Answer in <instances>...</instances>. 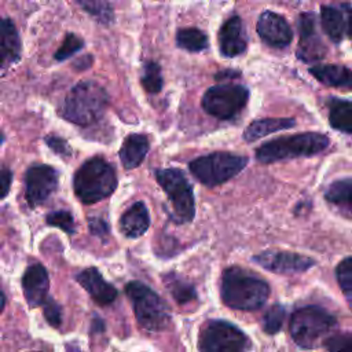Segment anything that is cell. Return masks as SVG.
<instances>
[{
    "mask_svg": "<svg viewBox=\"0 0 352 352\" xmlns=\"http://www.w3.org/2000/svg\"><path fill=\"white\" fill-rule=\"evenodd\" d=\"M270 294L265 280L239 267H230L221 276V298L234 309L253 311L264 305Z\"/></svg>",
    "mask_w": 352,
    "mask_h": 352,
    "instance_id": "6da1fadb",
    "label": "cell"
},
{
    "mask_svg": "<svg viewBox=\"0 0 352 352\" xmlns=\"http://www.w3.org/2000/svg\"><path fill=\"white\" fill-rule=\"evenodd\" d=\"M109 102L103 87L95 81H81L66 95L62 116L77 125H89L98 121Z\"/></svg>",
    "mask_w": 352,
    "mask_h": 352,
    "instance_id": "7a4b0ae2",
    "label": "cell"
},
{
    "mask_svg": "<svg viewBox=\"0 0 352 352\" xmlns=\"http://www.w3.org/2000/svg\"><path fill=\"white\" fill-rule=\"evenodd\" d=\"M337 326L336 318L326 309L308 305L297 309L290 319V334L304 349H314L326 342Z\"/></svg>",
    "mask_w": 352,
    "mask_h": 352,
    "instance_id": "3957f363",
    "label": "cell"
},
{
    "mask_svg": "<svg viewBox=\"0 0 352 352\" xmlns=\"http://www.w3.org/2000/svg\"><path fill=\"white\" fill-rule=\"evenodd\" d=\"M117 187L114 168L103 158L85 161L74 175V192L82 204H95L107 198Z\"/></svg>",
    "mask_w": 352,
    "mask_h": 352,
    "instance_id": "277c9868",
    "label": "cell"
},
{
    "mask_svg": "<svg viewBox=\"0 0 352 352\" xmlns=\"http://www.w3.org/2000/svg\"><path fill=\"white\" fill-rule=\"evenodd\" d=\"M329 144L326 135L316 132L297 133L270 140L256 151V158L263 164L296 157H308L323 151Z\"/></svg>",
    "mask_w": 352,
    "mask_h": 352,
    "instance_id": "5b68a950",
    "label": "cell"
},
{
    "mask_svg": "<svg viewBox=\"0 0 352 352\" xmlns=\"http://www.w3.org/2000/svg\"><path fill=\"white\" fill-rule=\"evenodd\" d=\"M125 293L129 297L135 316L142 327L148 331L165 330L170 323L168 305L162 298L147 285L133 280L125 286Z\"/></svg>",
    "mask_w": 352,
    "mask_h": 352,
    "instance_id": "8992f818",
    "label": "cell"
},
{
    "mask_svg": "<svg viewBox=\"0 0 352 352\" xmlns=\"http://www.w3.org/2000/svg\"><path fill=\"white\" fill-rule=\"evenodd\" d=\"M248 164V157L231 153H212L190 162L192 176L202 184L214 187L238 175Z\"/></svg>",
    "mask_w": 352,
    "mask_h": 352,
    "instance_id": "52a82bcc",
    "label": "cell"
},
{
    "mask_svg": "<svg viewBox=\"0 0 352 352\" xmlns=\"http://www.w3.org/2000/svg\"><path fill=\"white\" fill-rule=\"evenodd\" d=\"M155 177L172 204L175 219L179 223L191 221L195 214V202L191 184L184 173L175 168L157 169Z\"/></svg>",
    "mask_w": 352,
    "mask_h": 352,
    "instance_id": "ba28073f",
    "label": "cell"
},
{
    "mask_svg": "<svg viewBox=\"0 0 352 352\" xmlns=\"http://www.w3.org/2000/svg\"><path fill=\"white\" fill-rule=\"evenodd\" d=\"M249 99V91L241 84H219L209 88L202 98L204 110L220 120H227L239 113Z\"/></svg>",
    "mask_w": 352,
    "mask_h": 352,
    "instance_id": "9c48e42d",
    "label": "cell"
},
{
    "mask_svg": "<svg viewBox=\"0 0 352 352\" xmlns=\"http://www.w3.org/2000/svg\"><path fill=\"white\" fill-rule=\"evenodd\" d=\"M246 336L234 324L224 320H209L199 333L201 352H241Z\"/></svg>",
    "mask_w": 352,
    "mask_h": 352,
    "instance_id": "30bf717a",
    "label": "cell"
},
{
    "mask_svg": "<svg viewBox=\"0 0 352 352\" xmlns=\"http://www.w3.org/2000/svg\"><path fill=\"white\" fill-rule=\"evenodd\" d=\"M25 197L30 206L43 204L58 187V172L50 165H33L26 170Z\"/></svg>",
    "mask_w": 352,
    "mask_h": 352,
    "instance_id": "8fae6325",
    "label": "cell"
},
{
    "mask_svg": "<svg viewBox=\"0 0 352 352\" xmlns=\"http://www.w3.org/2000/svg\"><path fill=\"white\" fill-rule=\"evenodd\" d=\"M253 261L263 268L276 274H297L311 268L315 261L307 256L283 252V250H265L253 257Z\"/></svg>",
    "mask_w": 352,
    "mask_h": 352,
    "instance_id": "7c38bea8",
    "label": "cell"
},
{
    "mask_svg": "<svg viewBox=\"0 0 352 352\" xmlns=\"http://www.w3.org/2000/svg\"><path fill=\"white\" fill-rule=\"evenodd\" d=\"M257 33L271 47L283 48L290 44L293 32L286 19L272 11H264L257 21Z\"/></svg>",
    "mask_w": 352,
    "mask_h": 352,
    "instance_id": "4fadbf2b",
    "label": "cell"
},
{
    "mask_svg": "<svg viewBox=\"0 0 352 352\" xmlns=\"http://www.w3.org/2000/svg\"><path fill=\"white\" fill-rule=\"evenodd\" d=\"M300 43L297 55L304 62L319 60L326 54V47L316 33V22L314 14H301L298 19Z\"/></svg>",
    "mask_w": 352,
    "mask_h": 352,
    "instance_id": "5bb4252c",
    "label": "cell"
},
{
    "mask_svg": "<svg viewBox=\"0 0 352 352\" xmlns=\"http://www.w3.org/2000/svg\"><path fill=\"white\" fill-rule=\"evenodd\" d=\"M320 19L324 33L333 41H341L345 34L352 38V8L349 6H323Z\"/></svg>",
    "mask_w": 352,
    "mask_h": 352,
    "instance_id": "9a60e30c",
    "label": "cell"
},
{
    "mask_svg": "<svg viewBox=\"0 0 352 352\" xmlns=\"http://www.w3.org/2000/svg\"><path fill=\"white\" fill-rule=\"evenodd\" d=\"M48 287V272L41 264H33L25 271L22 276V289L30 307H37L47 301Z\"/></svg>",
    "mask_w": 352,
    "mask_h": 352,
    "instance_id": "2e32d148",
    "label": "cell"
},
{
    "mask_svg": "<svg viewBox=\"0 0 352 352\" xmlns=\"http://www.w3.org/2000/svg\"><path fill=\"white\" fill-rule=\"evenodd\" d=\"M77 282L84 287L92 300L99 305H109L117 297V290L113 285L106 282L102 274L91 267L77 275Z\"/></svg>",
    "mask_w": 352,
    "mask_h": 352,
    "instance_id": "e0dca14e",
    "label": "cell"
},
{
    "mask_svg": "<svg viewBox=\"0 0 352 352\" xmlns=\"http://www.w3.org/2000/svg\"><path fill=\"white\" fill-rule=\"evenodd\" d=\"M219 45L224 56H236L246 50V37L243 23L234 15L224 22L219 32Z\"/></svg>",
    "mask_w": 352,
    "mask_h": 352,
    "instance_id": "ac0fdd59",
    "label": "cell"
},
{
    "mask_svg": "<svg viewBox=\"0 0 352 352\" xmlns=\"http://www.w3.org/2000/svg\"><path fill=\"white\" fill-rule=\"evenodd\" d=\"M150 226V216L143 202L133 204L120 219V228L128 238L143 235Z\"/></svg>",
    "mask_w": 352,
    "mask_h": 352,
    "instance_id": "d6986e66",
    "label": "cell"
},
{
    "mask_svg": "<svg viewBox=\"0 0 352 352\" xmlns=\"http://www.w3.org/2000/svg\"><path fill=\"white\" fill-rule=\"evenodd\" d=\"M309 73L322 84L342 89L352 88V70L340 65H316Z\"/></svg>",
    "mask_w": 352,
    "mask_h": 352,
    "instance_id": "ffe728a7",
    "label": "cell"
},
{
    "mask_svg": "<svg viewBox=\"0 0 352 352\" xmlns=\"http://www.w3.org/2000/svg\"><path fill=\"white\" fill-rule=\"evenodd\" d=\"M148 151V139L146 135L132 133L124 140L120 158L125 169H133L142 164Z\"/></svg>",
    "mask_w": 352,
    "mask_h": 352,
    "instance_id": "44dd1931",
    "label": "cell"
},
{
    "mask_svg": "<svg viewBox=\"0 0 352 352\" xmlns=\"http://www.w3.org/2000/svg\"><path fill=\"white\" fill-rule=\"evenodd\" d=\"M21 56V41L15 25L11 19L4 18L1 22V66L6 67L16 62Z\"/></svg>",
    "mask_w": 352,
    "mask_h": 352,
    "instance_id": "7402d4cb",
    "label": "cell"
},
{
    "mask_svg": "<svg viewBox=\"0 0 352 352\" xmlns=\"http://www.w3.org/2000/svg\"><path fill=\"white\" fill-rule=\"evenodd\" d=\"M296 121L293 118H261L250 122L243 132V139L246 142H254L270 133L287 129L294 126Z\"/></svg>",
    "mask_w": 352,
    "mask_h": 352,
    "instance_id": "603a6c76",
    "label": "cell"
},
{
    "mask_svg": "<svg viewBox=\"0 0 352 352\" xmlns=\"http://www.w3.org/2000/svg\"><path fill=\"white\" fill-rule=\"evenodd\" d=\"M329 121L333 128L352 133V103L346 100H331Z\"/></svg>",
    "mask_w": 352,
    "mask_h": 352,
    "instance_id": "cb8c5ba5",
    "label": "cell"
},
{
    "mask_svg": "<svg viewBox=\"0 0 352 352\" xmlns=\"http://www.w3.org/2000/svg\"><path fill=\"white\" fill-rule=\"evenodd\" d=\"M326 199L352 214V180H338L329 186Z\"/></svg>",
    "mask_w": 352,
    "mask_h": 352,
    "instance_id": "d4e9b609",
    "label": "cell"
},
{
    "mask_svg": "<svg viewBox=\"0 0 352 352\" xmlns=\"http://www.w3.org/2000/svg\"><path fill=\"white\" fill-rule=\"evenodd\" d=\"M176 43L183 50L198 52L208 47V37L197 28H184L176 33Z\"/></svg>",
    "mask_w": 352,
    "mask_h": 352,
    "instance_id": "484cf974",
    "label": "cell"
},
{
    "mask_svg": "<svg viewBox=\"0 0 352 352\" xmlns=\"http://www.w3.org/2000/svg\"><path fill=\"white\" fill-rule=\"evenodd\" d=\"M164 282L166 283L172 297L179 302V304H187L191 300H195L197 294L194 287L187 283L184 279L175 274H169L164 278Z\"/></svg>",
    "mask_w": 352,
    "mask_h": 352,
    "instance_id": "4316f807",
    "label": "cell"
},
{
    "mask_svg": "<svg viewBox=\"0 0 352 352\" xmlns=\"http://www.w3.org/2000/svg\"><path fill=\"white\" fill-rule=\"evenodd\" d=\"M78 4L85 10L88 14H91L94 18H96L100 23L109 25L113 22V8L109 0H77Z\"/></svg>",
    "mask_w": 352,
    "mask_h": 352,
    "instance_id": "83f0119b",
    "label": "cell"
},
{
    "mask_svg": "<svg viewBox=\"0 0 352 352\" xmlns=\"http://www.w3.org/2000/svg\"><path fill=\"white\" fill-rule=\"evenodd\" d=\"M336 275L345 300L352 308V256L346 257L337 265Z\"/></svg>",
    "mask_w": 352,
    "mask_h": 352,
    "instance_id": "f1b7e54d",
    "label": "cell"
},
{
    "mask_svg": "<svg viewBox=\"0 0 352 352\" xmlns=\"http://www.w3.org/2000/svg\"><path fill=\"white\" fill-rule=\"evenodd\" d=\"M162 74L160 65L155 62H147L144 65V73L142 77L143 88L150 94H157L162 88Z\"/></svg>",
    "mask_w": 352,
    "mask_h": 352,
    "instance_id": "f546056e",
    "label": "cell"
},
{
    "mask_svg": "<svg viewBox=\"0 0 352 352\" xmlns=\"http://www.w3.org/2000/svg\"><path fill=\"white\" fill-rule=\"evenodd\" d=\"M283 319H285V308L279 304L276 305H272L264 315V319H263V327L267 333L270 334H274V333H278L279 329L282 327V323H283Z\"/></svg>",
    "mask_w": 352,
    "mask_h": 352,
    "instance_id": "4dcf8cb0",
    "label": "cell"
},
{
    "mask_svg": "<svg viewBox=\"0 0 352 352\" xmlns=\"http://www.w3.org/2000/svg\"><path fill=\"white\" fill-rule=\"evenodd\" d=\"M82 45H84V43L78 36H76L74 33H67L65 36L62 45L55 52V59L59 62L65 60V59L70 58L72 55H74L77 51H80L82 48Z\"/></svg>",
    "mask_w": 352,
    "mask_h": 352,
    "instance_id": "1f68e13d",
    "label": "cell"
},
{
    "mask_svg": "<svg viewBox=\"0 0 352 352\" xmlns=\"http://www.w3.org/2000/svg\"><path fill=\"white\" fill-rule=\"evenodd\" d=\"M47 223L50 226L62 228L65 232H69V234L74 232V220L67 210H56V212L48 213Z\"/></svg>",
    "mask_w": 352,
    "mask_h": 352,
    "instance_id": "d6a6232c",
    "label": "cell"
},
{
    "mask_svg": "<svg viewBox=\"0 0 352 352\" xmlns=\"http://www.w3.org/2000/svg\"><path fill=\"white\" fill-rule=\"evenodd\" d=\"M329 352H352V333L334 334L326 341Z\"/></svg>",
    "mask_w": 352,
    "mask_h": 352,
    "instance_id": "836d02e7",
    "label": "cell"
},
{
    "mask_svg": "<svg viewBox=\"0 0 352 352\" xmlns=\"http://www.w3.org/2000/svg\"><path fill=\"white\" fill-rule=\"evenodd\" d=\"M44 316L47 318L48 323L52 324L54 327H59L60 326V322H62L60 308H59V305L55 301L47 300L44 302Z\"/></svg>",
    "mask_w": 352,
    "mask_h": 352,
    "instance_id": "e575fe53",
    "label": "cell"
},
{
    "mask_svg": "<svg viewBox=\"0 0 352 352\" xmlns=\"http://www.w3.org/2000/svg\"><path fill=\"white\" fill-rule=\"evenodd\" d=\"M45 143L52 148V151H55L56 154H59L62 157H69L72 154V150H70V146L67 144V142L59 136L48 135L45 138Z\"/></svg>",
    "mask_w": 352,
    "mask_h": 352,
    "instance_id": "d590c367",
    "label": "cell"
},
{
    "mask_svg": "<svg viewBox=\"0 0 352 352\" xmlns=\"http://www.w3.org/2000/svg\"><path fill=\"white\" fill-rule=\"evenodd\" d=\"M89 228L92 231V234L103 236L109 232L107 224L102 220V219H89Z\"/></svg>",
    "mask_w": 352,
    "mask_h": 352,
    "instance_id": "8d00e7d4",
    "label": "cell"
},
{
    "mask_svg": "<svg viewBox=\"0 0 352 352\" xmlns=\"http://www.w3.org/2000/svg\"><path fill=\"white\" fill-rule=\"evenodd\" d=\"M11 180H12V172L7 166H3L1 168V198H4L8 194Z\"/></svg>",
    "mask_w": 352,
    "mask_h": 352,
    "instance_id": "74e56055",
    "label": "cell"
}]
</instances>
